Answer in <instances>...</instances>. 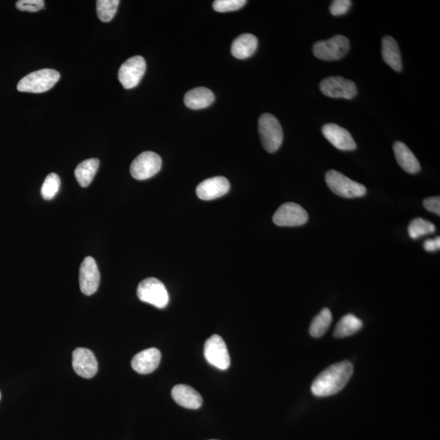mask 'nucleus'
Wrapping results in <instances>:
<instances>
[{"mask_svg":"<svg viewBox=\"0 0 440 440\" xmlns=\"http://www.w3.org/2000/svg\"><path fill=\"white\" fill-rule=\"evenodd\" d=\"M353 365L348 361L328 367L315 378L311 390L318 397H327L343 390L353 374Z\"/></svg>","mask_w":440,"mask_h":440,"instance_id":"f257e3e1","label":"nucleus"},{"mask_svg":"<svg viewBox=\"0 0 440 440\" xmlns=\"http://www.w3.org/2000/svg\"><path fill=\"white\" fill-rule=\"evenodd\" d=\"M61 75L53 69H42L31 73L20 80L18 90L21 92L42 93L53 88Z\"/></svg>","mask_w":440,"mask_h":440,"instance_id":"f03ea898","label":"nucleus"},{"mask_svg":"<svg viewBox=\"0 0 440 440\" xmlns=\"http://www.w3.org/2000/svg\"><path fill=\"white\" fill-rule=\"evenodd\" d=\"M259 133L265 151L268 153L279 151L283 141V131L276 117L263 114L259 120Z\"/></svg>","mask_w":440,"mask_h":440,"instance_id":"7ed1b4c3","label":"nucleus"},{"mask_svg":"<svg viewBox=\"0 0 440 440\" xmlns=\"http://www.w3.org/2000/svg\"><path fill=\"white\" fill-rule=\"evenodd\" d=\"M326 181L333 193L341 198H361L366 194L365 186L335 170H328L326 174Z\"/></svg>","mask_w":440,"mask_h":440,"instance_id":"20e7f679","label":"nucleus"},{"mask_svg":"<svg viewBox=\"0 0 440 440\" xmlns=\"http://www.w3.org/2000/svg\"><path fill=\"white\" fill-rule=\"evenodd\" d=\"M140 301L149 303L157 309H164L169 302L168 289L164 283L155 277H149L140 282L138 288Z\"/></svg>","mask_w":440,"mask_h":440,"instance_id":"39448f33","label":"nucleus"},{"mask_svg":"<svg viewBox=\"0 0 440 440\" xmlns=\"http://www.w3.org/2000/svg\"><path fill=\"white\" fill-rule=\"evenodd\" d=\"M350 42L348 38L337 35L330 40L318 41L313 47L315 57L324 62H334L343 58L348 53Z\"/></svg>","mask_w":440,"mask_h":440,"instance_id":"423d86ee","label":"nucleus"},{"mask_svg":"<svg viewBox=\"0 0 440 440\" xmlns=\"http://www.w3.org/2000/svg\"><path fill=\"white\" fill-rule=\"evenodd\" d=\"M161 168V159L157 153L148 151L140 153L132 161L131 165V174L132 177L138 181L151 179L160 172Z\"/></svg>","mask_w":440,"mask_h":440,"instance_id":"0eeeda50","label":"nucleus"},{"mask_svg":"<svg viewBox=\"0 0 440 440\" xmlns=\"http://www.w3.org/2000/svg\"><path fill=\"white\" fill-rule=\"evenodd\" d=\"M320 92L331 98H344L351 100L357 95V87L352 80L340 76H331L320 83Z\"/></svg>","mask_w":440,"mask_h":440,"instance_id":"6e6552de","label":"nucleus"},{"mask_svg":"<svg viewBox=\"0 0 440 440\" xmlns=\"http://www.w3.org/2000/svg\"><path fill=\"white\" fill-rule=\"evenodd\" d=\"M272 220L280 227H298L307 223L309 215L300 205L287 203L277 209Z\"/></svg>","mask_w":440,"mask_h":440,"instance_id":"1a4fd4ad","label":"nucleus"},{"mask_svg":"<svg viewBox=\"0 0 440 440\" xmlns=\"http://www.w3.org/2000/svg\"><path fill=\"white\" fill-rule=\"evenodd\" d=\"M204 354L206 360L216 368L226 370L229 368L231 361L227 346L219 335H213L205 344Z\"/></svg>","mask_w":440,"mask_h":440,"instance_id":"9d476101","label":"nucleus"},{"mask_svg":"<svg viewBox=\"0 0 440 440\" xmlns=\"http://www.w3.org/2000/svg\"><path fill=\"white\" fill-rule=\"evenodd\" d=\"M145 70V60L140 55H135L122 64L118 71V79L124 88H134L142 79Z\"/></svg>","mask_w":440,"mask_h":440,"instance_id":"9b49d317","label":"nucleus"},{"mask_svg":"<svg viewBox=\"0 0 440 440\" xmlns=\"http://www.w3.org/2000/svg\"><path fill=\"white\" fill-rule=\"evenodd\" d=\"M101 274L96 260L86 257L81 263L79 270L80 289L86 296H92L99 287Z\"/></svg>","mask_w":440,"mask_h":440,"instance_id":"f8f14e48","label":"nucleus"},{"mask_svg":"<svg viewBox=\"0 0 440 440\" xmlns=\"http://www.w3.org/2000/svg\"><path fill=\"white\" fill-rule=\"evenodd\" d=\"M73 368L75 373L84 378L94 377L98 371V362L95 354L87 348L75 350L72 356Z\"/></svg>","mask_w":440,"mask_h":440,"instance_id":"ddd939ff","label":"nucleus"},{"mask_svg":"<svg viewBox=\"0 0 440 440\" xmlns=\"http://www.w3.org/2000/svg\"><path fill=\"white\" fill-rule=\"evenodd\" d=\"M322 133L326 140L340 151H352L357 148V144L351 133L337 124H326L322 127Z\"/></svg>","mask_w":440,"mask_h":440,"instance_id":"4468645a","label":"nucleus"},{"mask_svg":"<svg viewBox=\"0 0 440 440\" xmlns=\"http://www.w3.org/2000/svg\"><path fill=\"white\" fill-rule=\"evenodd\" d=\"M230 183L223 177H216L206 179L196 187V193L200 199L204 200H215L229 193Z\"/></svg>","mask_w":440,"mask_h":440,"instance_id":"2eb2a0df","label":"nucleus"},{"mask_svg":"<svg viewBox=\"0 0 440 440\" xmlns=\"http://www.w3.org/2000/svg\"><path fill=\"white\" fill-rule=\"evenodd\" d=\"M161 358L159 349L152 348L144 350L132 359V369L140 374H151L159 366Z\"/></svg>","mask_w":440,"mask_h":440,"instance_id":"dca6fc26","label":"nucleus"},{"mask_svg":"<svg viewBox=\"0 0 440 440\" xmlns=\"http://www.w3.org/2000/svg\"><path fill=\"white\" fill-rule=\"evenodd\" d=\"M172 398L182 407L198 409L203 404V397L193 387L185 384L174 386L172 391Z\"/></svg>","mask_w":440,"mask_h":440,"instance_id":"f3484780","label":"nucleus"},{"mask_svg":"<svg viewBox=\"0 0 440 440\" xmlns=\"http://www.w3.org/2000/svg\"><path fill=\"white\" fill-rule=\"evenodd\" d=\"M395 157L400 168L409 174H417L420 172L421 165L415 155L410 151L407 145L400 141L393 144Z\"/></svg>","mask_w":440,"mask_h":440,"instance_id":"a211bd4d","label":"nucleus"},{"mask_svg":"<svg viewBox=\"0 0 440 440\" xmlns=\"http://www.w3.org/2000/svg\"><path fill=\"white\" fill-rule=\"evenodd\" d=\"M382 55L383 61L396 72L403 69L402 59L398 44L391 36H385L382 40Z\"/></svg>","mask_w":440,"mask_h":440,"instance_id":"6ab92c4d","label":"nucleus"},{"mask_svg":"<svg viewBox=\"0 0 440 440\" xmlns=\"http://www.w3.org/2000/svg\"><path fill=\"white\" fill-rule=\"evenodd\" d=\"M215 101V95L210 89L196 88L190 90L185 96V104L191 109H202L207 108Z\"/></svg>","mask_w":440,"mask_h":440,"instance_id":"aec40b11","label":"nucleus"},{"mask_svg":"<svg viewBox=\"0 0 440 440\" xmlns=\"http://www.w3.org/2000/svg\"><path fill=\"white\" fill-rule=\"evenodd\" d=\"M257 48V38L250 34H244L233 41L231 52L234 57L243 60L251 57Z\"/></svg>","mask_w":440,"mask_h":440,"instance_id":"412c9836","label":"nucleus"},{"mask_svg":"<svg viewBox=\"0 0 440 440\" xmlns=\"http://www.w3.org/2000/svg\"><path fill=\"white\" fill-rule=\"evenodd\" d=\"M99 166V159H90L81 162L77 166L75 176L80 186L88 187L92 182Z\"/></svg>","mask_w":440,"mask_h":440,"instance_id":"4be33fe9","label":"nucleus"},{"mask_svg":"<svg viewBox=\"0 0 440 440\" xmlns=\"http://www.w3.org/2000/svg\"><path fill=\"white\" fill-rule=\"evenodd\" d=\"M363 326V322L352 314H348L341 318L337 324L334 336L337 339H343L356 334Z\"/></svg>","mask_w":440,"mask_h":440,"instance_id":"5701e85b","label":"nucleus"},{"mask_svg":"<svg viewBox=\"0 0 440 440\" xmlns=\"http://www.w3.org/2000/svg\"><path fill=\"white\" fill-rule=\"evenodd\" d=\"M332 319L331 310L328 309H322L311 324L310 335L317 337V339L322 337L331 326Z\"/></svg>","mask_w":440,"mask_h":440,"instance_id":"b1692460","label":"nucleus"},{"mask_svg":"<svg viewBox=\"0 0 440 440\" xmlns=\"http://www.w3.org/2000/svg\"><path fill=\"white\" fill-rule=\"evenodd\" d=\"M409 237L414 240L435 232V226L430 221L417 218L410 223L408 229Z\"/></svg>","mask_w":440,"mask_h":440,"instance_id":"393cba45","label":"nucleus"},{"mask_svg":"<svg viewBox=\"0 0 440 440\" xmlns=\"http://www.w3.org/2000/svg\"><path fill=\"white\" fill-rule=\"evenodd\" d=\"M119 3L120 1L118 0H98L96 1L98 18L103 23H109L116 14Z\"/></svg>","mask_w":440,"mask_h":440,"instance_id":"a878e982","label":"nucleus"},{"mask_svg":"<svg viewBox=\"0 0 440 440\" xmlns=\"http://www.w3.org/2000/svg\"><path fill=\"white\" fill-rule=\"evenodd\" d=\"M61 187V179L57 174L51 173L46 177L41 187V195L45 200H52Z\"/></svg>","mask_w":440,"mask_h":440,"instance_id":"bb28decb","label":"nucleus"},{"mask_svg":"<svg viewBox=\"0 0 440 440\" xmlns=\"http://www.w3.org/2000/svg\"><path fill=\"white\" fill-rule=\"evenodd\" d=\"M246 3L245 0H216L213 3V8L218 12H233L240 10Z\"/></svg>","mask_w":440,"mask_h":440,"instance_id":"cd10ccee","label":"nucleus"},{"mask_svg":"<svg viewBox=\"0 0 440 440\" xmlns=\"http://www.w3.org/2000/svg\"><path fill=\"white\" fill-rule=\"evenodd\" d=\"M16 7L20 11L36 12L44 7V0H19L16 2Z\"/></svg>","mask_w":440,"mask_h":440,"instance_id":"c85d7f7f","label":"nucleus"},{"mask_svg":"<svg viewBox=\"0 0 440 440\" xmlns=\"http://www.w3.org/2000/svg\"><path fill=\"white\" fill-rule=\"evenodd\" d=\"M351 6L352 1L350 0H335L331 3L330 10L332 15L339 16L347 14Z\"/></svg>","mask_w":440,"mask_h":440,"instance_id":"c756f323","label":"nucleus"},{"mask_svg":"<svg viewBox=\"0 0 440 440\" xmlns=\"http://www.w3.org/2000/svg\"><path fill=\"white\" fill-rule=\"evenodd\" d=\"M423 206L427 211L437 213L440 216V198L439 196H432L424 200Z\"/></svg>","mask_w":440,"mask_h":440,"instance_id":"7c9ffc66","label":"nucleus"},{"mask_svg":"<svg viewBox=\"0 0 440 440\" xmlns=\"http://www.w3.org/2000/svg\"><path fill=\"white\" fill-rule=\"evenodd\" d=\"M424 249L427 252H435L440 249V238L439 237L435 239H428L424 243Z\"/></svg>","mask_w":440,"mask_h":440,"instance_id":"2f4dec72","label":"nucleus"},{"mask_svg":"<svg viewBox=\"0 0 440 440\" xmlns=\"http://www.w3.org/2000/svg\"><path fill=\"white\" fill-rule=\"evenodd\" d=\"M0 399H1V393H0Z\"/></svg>","mask_w":440,"mask_h":440,"instance_id":"473e14b6","label":"nucleus"},{"mask_svg":"<svg viewBox=\"0 0 440 440\" xmlns=\"http://www.w3.org/2000/svg\"><path fill=\"white\" fill-rule=\"evenodd\" d=\"M211 440H216V439H211Z\"/></svg>","mask_w":440,"mask_h":440,"instance_id":"72a5a7b5","label":"nucleus"}]
</instances>
